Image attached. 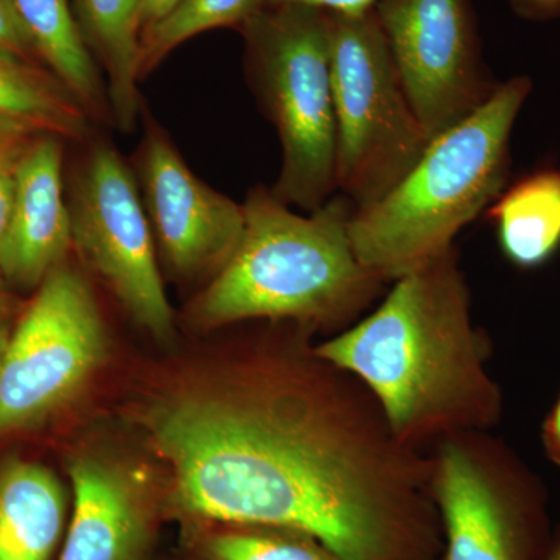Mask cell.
Listing matches in <instances>:
<instances>
[{"mask_svg":"<svg viewBox=\"0 0 560 560\" xmlns=\"http://www.w3.org/2000/svg\"><path fill=\"white\" fill-rule=\"evenodd\" d=\"M544 444L548 458L560 466V397L545 422Z\"/></svg>","mask_w":560,"mask_h":560,"instance_id":"26","label":"cell"},{"mask_svg":"<svg viewBox=\"0 0 560 560\" xmlns=\"http://www.w3.org/2000/svg\"><path fill=\"white\" fill-rule=\"evenodd\" d=\"M430 455L441 560H547L552 537L539 486L485 433L445 438Z\"/></svg>","mask_w":560,"mask_h":560,"instance_id":"8","label":"cell"},{"mask_svg":"<svg viewBox=\"0 0 560 560\" xmlns=\"http://www.w3.org/2000/svg\"><path fill=\"white\" fill-rule=\"evenodd\" d=\"M9 311V296H7L5 290H3L2 278H0V316Z\"/></svg>","mask_w":560,"mask_h":560,"instance_id":"30","label":"cell"},{"mask_svg":"<svg viewBox=\"0 0 560 560\" xmlns=\"http://www.w3.org/2000/svg\"><path fill=\"white\" fill-rule=\"evenodd\" d=\"M180 0H143L142 13H140V31L145 32L151 25L161 21L165 14L171 13ZM140 33V36H142Z\"/></svg>","mask_w":560,"mask_h":560,"instance_id":"27","label":"cell"},{"mask_svg":"<svg viewBox=\"0 0 560 560\" xmlns=\"http://www.w3.org/2000/svg\"><path fill=\"white\" fill-rule=\"evenodd\" d=\"M142 201L162 259L183 278L217 275L245 230V208L198 178L156 125L140 151Z\"/></svg>","mask_w":560,"mask_h":560,"instance_id":"11","label":"cell"},{"mask_svg":"<svg viewBox=\"0 0 560 560\" xmlns=\"http://www.w3.org/2000/svg\"><path fill=\"white\" fill-rule=\"evenodd\" d=\"M14 176L13 172L0 175V260L9 237L11 215H13Z\"/></svg>","mask_w":560,"mask_h":560,"instance_id":"25","label":"cell"},{"mask_svg":"<svg viewBox=\"0 0 560 560\" xmlns=\"http://www.w3.org/2000/svg\"><path fill=\"white\" fill-rule=\"evenodd\" d=\"M264 7V0H180L178 5L140 36V79L156 69L180 44L215 28L243 24Z\"/></svg>","mask_w":560,"mask_h":560,"instance_id":"19","label":"cell"},{"mask_svg":"<svg viewBox=\"0 0 560 560\" xmlns=\"http://www.w3.org/2000/svg\"><path fill=\"white\" fill-rule=\"evenodd\" d=\"M0 49L13 51L27 60H38L31 43L22 32L10 0H0Z\"/></svg>","mask_w":560,"mask_h":560,"instance_id":"21","label":"cell"},{"mask_svg":"<svg viewBox=\"0 0 560 560\" xmlns=\"http://www.w3.org/2000/svg\"><path fill=\"white\" fill-rule=\"evenodd\" d=\"M470 304L453 246L394 280L371 315L315 350L363 383L401 444L425 452L455 434L486 433L503 411Z\"/></svg>","mask_w":560,"mask_h":560,"instance_id":"2","label":"cell"},{"mask_svg":"<svg viewBox=\"0 0 560 560\" xmlns=\"http://www.w3.org/2000/svg\"><path fill=\"white\" fill-rule=\"evenodd\" d=\"M374 11L430 140L480 108L499 86L482 57L470 0H377Z\"/></svg>","mask_w":560,"mask_h":560,"instance_id":"10","label":"cell"},{"mask_svg":"<svg viewBox=\"0 0 560 560\" xmlns=\"http://www.w3.org/2000/svg\"><path fill=\"white\" fill-rule=\"evenodd\" d=\"M139 423L184 517L298 530L340 560H441L430 453L315 348L161 390Z\"/></svg>","mask_w":560,"mask_h":560,"instance_id":"1","label":"cell"},{"mask_svg":"<svg viewBox=\"0 0 560 560\" xmlns=\"http://www.w3.org/2000/svg\"><path fill=\"white\" fill-rule=\"evenodd\" d=\"M81 35L105 70L109 113L130 131L139 114L140 13L143 0H72Z\"/></svg>","mask_w":560,"mask_h":560,"instance_id":"15","label":"cell"},{"mask_svg":"<svg viewBox=\"0 0 560 560\" xmlns=\"http://www.w3.org/2000/svg\"><path fill=\"white\" fill-rule=\"evenodd\" d=\"M108 355L88 280L60 265L11 331L0 366V434L33 429L69 407Z\"/></svg>","mask_w":560,"mask_h":560,"instance_id":"7","label":"cell"},{"mask_svg":"<svg viewBox=\"0 0 560 560\" xmlns=\"http://www.w3.org/2000/svg\"><path fill=\"white\" fill-rule=\"evenodd\" d=\"M33 132L0 119V175L13 172L24 151L28 149V136Z\"/></svg>","mask_w":560,"mask_h":560,"instance_id":"22","label":"cell"},{"mask_svg":"<svg viewBox=\"0 0 560 560\" xmlns=\"http://www.w3.org/2000/svg\"><path fill=\"white\" fill-rule=\"evenodd\" d=\"M241 32L249 81L282 145V167L271 191L287 206L313 212L337 191L326 11L261 7Z\"/></svg>","mask_w":560,"mask_h":560,"instance_id":"5","label":"cell"},{"mask_svg":"<svg viewBox=\"0 0 560 560\" xmlns=\"http://www.w3.org/2000/svg\"><path fill=\"white\" fill-rule=\"evenodd\" d=\"M65 488L31 460L0 469V560H50L66 525Z\"/></svg>","mask_w":560,"mask_h":560,"instance_id":"14","label":"cell"},{"mask_svg":"<svg viewBox=\"0 0 560 560\" xmlns=\"http://www.w3.org/2000/svg\"><path fill=\"white\" fill-rule=\"evenodd\" d=\"M337 120V191L355 209L386 194L419 161L429 136L408 101L375 11H326Z\"/></svg>","mask_w":560,"mask_h":560,"instance_id":"6","label":"cell"},{"mask_svg":"<svg viewBox=\"0 0 560 560\" xmlns=\"http://www.w3.org/2000/svg\"><path fill=\"white\" fill-rule=\"evenodd\" d=\"M243 208L237 249L191 302L195 326L268 319L341 331L383 293L388 282L353 250L349 223L355 206L341 194L304 217L259 186Z\"/></svg>","mask_w":560,"mask_h":560,"instance_id":"3","label":"cell"},{"mask_svg":"<svg viewBox=\"0 0 560 560\" xmlns=\"http://www.w3.org/2000/svg\"><path fill=\"white\" fill-rule=\"evenodd\" d=\"M88 116L49 69L0 49V119L33 135L81 139L88 132Z\"/></svg>","mask_w":560,"mask_h":560,"instance_id":"18","label":"cell"},{"mask_svg":"<svg viewBox=\"0 0 560 560\" xmlns=\"http://www.w3.org/2000/svg\"><path fill=\"white\" fill-rule=\"evenodd\" d=\"M69 475L75 501L60 560H145L153 537L147 478L97 453L75 456Z\"/></svg>","mask_w":560,"mask_h":560,"instance_id":"12","label":"cell"},{"mask_svg":"<svg viewBox=\"0 0 560 560\" xmlns=\"http://www.w3.org/2000/svg\"><path fill=\"white\" fill-rule=\"evenodd\" d=\"M504 256L522 268L550 260L560 246V172L530 173L490 206Z\"/></svg>","mask_w":560,"mask_h":560,"instance_id":"17","label":"cell"},{"mask_svg":"<svg viewBox=\"0 0 560 560\" xmlns=\"http://www.w3.org/2000/svg\"><path fill=\"white\" fill-rule=\"evenodd\" d=\"M72 246L131 319L161 342L175 337L156 241L135 176L113 147L95 145L69 200Z\"/></svg>","mask_w":560,"mask_h":560,"instance_id":"9","label":"cell"},{"mask_svg":"<svg viewBox=\"0 0 560 560\" xmlns=\"http://www.w3.org/2000/svg\"><path fill=\"white\" fill-rule=\"evenodd\" d=\"M13 176V215L0 260V278L21 287H39L72 248L60 140L44 136L31 143Z\"/></svg>","mask_w":560,"mask_h":560,"instance_id":"13","label":"cell"},{"mask_svg":"<svg viewBox=\"0 0 560 560\" xmlns=\"http://www.w3.org/2000/svg\"><path fill=\"white\" fill-rule=\"evenodd\" d=\"M206 560H340L298 530L264 525H224L202 537Z\"/></svg>","mask_w":560,"mask_h":560,"instance_id":"20","label":"cell"},{"mask_svg":"<svg viewBox=\"0 0 560 560\" xmlns=\"http://www.w3.org/2000/svg\"><path fill=\"white\" fill-rule=\"evenodd\" d=\"M39 62L65 84L88 114L109 110L97 61L81 35L72 0H10Z\"/></svg>","mask_w":560,"mask_h":560,"instance_id":"16","label":"cell"},{"mask_svg":"<svg viewBox=\"0 0 560 560\" xmlns=\"http://www.w3.org/2000/svg\"><path fill=\"white\" fill-rule=\"evenodd\" d=\"M512 13L529 22H547L560 18V0H508Z\"/></svg>","mask_w":560,"mask_h":560,"instance_id":"24","label":"cell"},{"mask_svg":"<svg viewBox=\"0 0 560 560\" xmlns=\"http://www.w3.org/2000/svg\"><path fill=\"white\" fill-rule=\"evenodd\" d=\"M375 2L377 0H264V7L302 5L346 16H360L374 10Z\"/></svg>","mask_w":560,"mask_h":560,"instance_id":"23","label":"cell"},{"mask_svg":"<svg viewBox=\"0 0 560 560\" xmlns=\"http://www.w3.org/2000/svg\"><path fill=\"white\" fill-rule=\"evenodd\" d=\"M547 560H560V529L556 533V536L552 537Z\"/></svg>","mask_w":560,"mask_h":560,"instance_id":"29","label":"cell"},{"mask_svg":"<svg viewBox=\"0 0 560 560\" xmlns=\"http://www.w3.org/2000/svg\"><path fill=\"white\" fill-rule=\"evenodd\" d=\"M11 330L5 324L0 323V366H2L3 353H5L7 342H9Z\"/></svg>","mask_w":560,"mask_h":560,"instance_id":"28","label":"cell"},{"mask_svg":"<svg viewBox=\"0 0 560 560\" xmlns=\"http://www.w3.org/2000/svg\"><path fill=\"white\" fill-rule=\"evenodd\" d=\"M533 81L499 83L480 108L430 140L419 161L374 205L355 209L350 242L368 270L394 282L453 248L460 230L506 189L511 135Z\"/></svg>","mask_w":560,"mask_h":560,"instance_id":"4","label":"cell"}]
</instances>
